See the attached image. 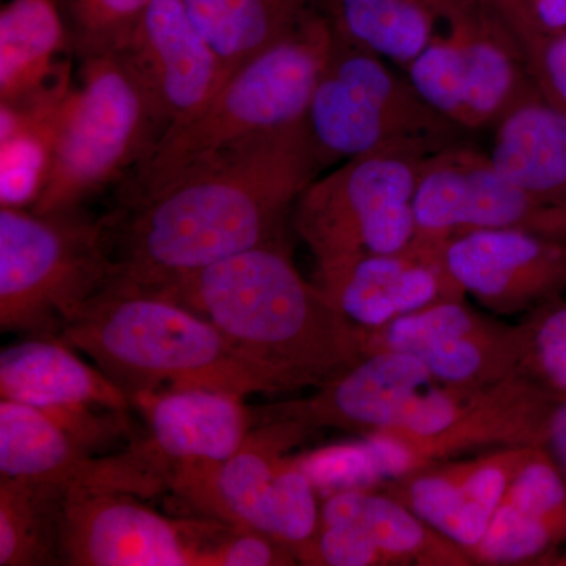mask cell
<instances>
[{
  "label": "cell",
  "instance_id": "obj_16",
  "mask_svg": "<svg viewBox=\"0 0 566 566\" xmlns=\"http://www.w3.org/2000/svg\"><path fill=\"white\" fill-rule=\"evenodd\" d=\"M297 562L312 566H472L471 554L385 490L327 495Z\"/></svg>",
  "mask_w": 566,
  "mask_h": 566
},
{
  "label": "cell",
  "instance_id": "obj_23",
  "mask_svg": "<svg viewBox=\"0 0 566 566\" xmlns=\"http://www.w3.org/2000/svg\"><path fill=\"white\" fill-rule=\"evenodd\" d=\"M566 543V479L542 447H532L506 488L475 565H543Z\"/></svg>",
  "mask_w": 566,
  "mask_h": 566
},
{
  "label": "cell",
  "instance_id": "obj_5",
  "mask_svg": "<svg viewBox=\"0 0 566 566\" xmlns=\"http://www.w3.org/2000/svg\"><path fill=\"white\" fill-rule=\"evenodd\" d=\"M81 80L52 122L50 161L31 208L36 214L76 210L107 182L132 172L166 133L120 55L85 59Z\"/></svg>",
  "mask_w": 566,
  "mask_h": 566
},
{
  "label": "cell",
  "instance_id": "obj_9",
  "mask_svg": "<svg viewBox=\"0 0 566 566\" xmlns=\"http://www.w3.org/2000/svg\"><path fill=\"white\" fill-rule=\"evenodd\" d=\"M417 147L387 148L338 164L315 178L293 211L316 271L400 251L417 234L415 193L424 158Z\"/></svg>",
  "mask_w": 566,
  "mask_h": 566
},
{
  "label": "cell",
  "instance_id": "obj_19",
  "mask_svg": "<svg viewBox=\"0 0 566 566\" xmlns=\"http://www.w3.org/2000/svg\"><path fill=\"white\" fill-rule=\"evenodd\" d=\"M115 54L136 74L166 133L192 118L223 84L221 62L182 0H153Z\"/></svg>",
  "mask_w": 566,
  "mask_h": 566
},
{
  "label": "cell",
  "instance_id": "obj_30",
  "mask_svg": "<svg viewBox=\"0 0 566 566\" xmlns=\"http://www.w3.org/2000/svg\"><path fill=\"white\" fill-rule=\"evenodd\" d=\"M153 0H59L73 51L82 61L115 54Z\"/></svg>",
  "mask_w": 566,
  "mask_h": 566
},
{
  "label": "cell",
  "instance_id": "obj_4",
  "mask_svg": "<svg viewBox=\"0 0 566 566\" xmlns=\"http://www.w3.org/2000/svg\"><path fill=\"white\" fill-rule=\"evenodd\" d=\"M333 41V22L315 7L277 43L234 71L192 118L156 142L126 175L123 207L137 210L218 153L304 120Z\"/></svg>",
  "mask_w": 566,
  "mask_h": 566
},
{
  "label": "cell",
  "instance_id": "obj_34",
  "mask_svg": "<svg viewBox=\"0 0 566 566\" xmlns=\"http://www.w3.org/2000/svg\"><path fill=\"white\" fill-rule=\"evenodd\" d=\"M512 28L531 54L546 36L566 31V0H516Z\"/></svg>",
  "mask_w": 566,
  "mask_h": 566
},
{
  "label": "cell",
  "instance_id": "obj_31",
  "mask_svg": "<svg viewBox=\"0 0 566 566\" xmlns=\"http://www.w3.org/2000/svg\"><path fill=\"white\" fill-rule=\"evenodd\" d=\"M520 374L566 398V300L558 296L528 312L520 323Z\"/></svg>",
  "mask_w": 566,
  "mask_h": 566
},
{
  "label": "cell",
  "instance_id": "obj_3",
  "mask_svg": "<svg viewBox=\"0 0 566 566\" xmlns=\"http://www.w3.org/2000/svg\"><path fill=\"white\" fill-rule=\"evenodd\" d=\"M128 395L166 389L222 390L248 397L285 394L266 367L191 308L109 282L63 329Z\"/></svg>",
  "mask_w": 566,
  "mask_h": 566
},
{
  "label": "cell",
  "instance_id": "obj_36",
  "mask_svg": "<svg viewBox=\"0 0 566 566\" xmlns=\"http://www.w3.org/2000/svg\"><path fill=\"white\" fill-rule=\"evenodd\" d=\"M499 11L506 18V21L512 25L513 17H515L516 0H491Z\"/></svg>",
  "mask_w": 566,
  "mask_h": 566
},
{
  "label": "cell",
  "instance_id": "obj_7",
  "mask_svg": "<svg viewBox=\"0 0 566 566\" xmlns=\"http://www.w3.org/2000/svg\"><path fill=\"white\" fill-rule=\"evenodd\" d=\"M305 125L323 169L387 148L434 153L464 134L424 102L403 70L335 31Z\"/></svg>",
  "mask_w": 566,
  "mask_h": 566
},
{
  "label": "cell",
  "instance_id": "obj_35",
  "mask_svg": "<svg viewBox=\"0 0 566 566\" xmlns=\"http://www.w3.org/2000/svg\"><path fill=\"white\" fill-rule=\"evenodd\" d=\"M542 449L553 458L566 479V398H557L547 416Z\"/></svg>",
  "mask_w": 566,
  "mask_h": 566
},
{
  "label": "cell",
  "instance_id": "obj_26",
  "mask_svg": "<svg viewBox=\"0 0 566 566\" xmlns=\"http://www.w3.org/2000/svg\"><path fill=\"white\" fill-rule=\"evenodd\" d=\"M491 132L494 166L536 199L566 207V111L534 85Z\"/></svg>",
  "mask_w": 566,
  "mask_h": 566
},
{
  "label": "cell",
  "instance_id": "obj_17",
  "mask_svg": "<svg viewBox=\"0 0 566 566\" xmlns=\"http://www.w3.org/2000/svg\"><path fill=\"white\" fill-rule=\"evenodd\" d=\"M360 337L364 354H411L436 378L460 389H488L520 374V326L475 311L465 300L446 301L376 329H360Z\"/></svg>",
  "mask_w": 566,
  "mask_h": 566
},
{
  "label": "cell",
  "instance_id": "obj_15",
  "mask_svg": "<svg viewBox=\"0 0 566 566\" xmlns=\"http://www.w3.org/2000/svg\"><path fill=\"white\" fill-rule=\"evenodd\" d=\"M172 464L148 439L96 458L43 409L0 401V479L153 497L169 490Z\"/></svg>",
  "mask_w": 566,
  "mask_h": 566
},
{
  "label": "cell",
  "instance_id": "obj_18",
  "mask_svg": "<svg viewBox=\"0 0 566 566\" xmlns=\"http://www.w3.org/2000/svg\"><path fill=\"white\" fill-rule=\"evenodd\" d=\"M450 274L486 311L528 314L566 292V240L528 230H480L444 243Z\"/></svg>",
  "mask_w": 566,
  "mask_h": 566
},
{
  "label": "cell",
  "instance_id": "obj_10",
  "mask_svg": "<svg viewBox=\"0 0 566 566\" xmlns=\"http://www.w3.org/2000/svg\"><path fill=\"white\" fill-rule=\"evenodd\" d=\"M556 395L517 374L488 387L444 431L427 436L371 433L331 444L326 472L340 491L379 490L409 472L474 450L542 447Z\"/></svg>",
  "mask_w": 566,
  "mask_h": 566
},
{
  "label": "cell",
  "instance_id": "obj_20",
  "mask_svg": "<svg viewBox=\"0 0 566 566\" xmlns=\"http://www.w3.org/2000/svg\"><path fill=\"white\" fill-rule=\"evenodd\" d=\"M316 285L348 322L376 329L430 305L465 300L447 268L444 244L417 237L400 251L318 270Z\"/></svg>",
  "mask_w": 566,
  "mask_h": 566
},
{
  "label": "cell",
  "instance_id": "obj_14",
  "mask_svg": "<svg viewBox=\"0 0 566 566\" xmlns=\"http://www.w3.org/2000/svg\"><path fill=\"white\" fill-rule=\"evenodd\" d=\"M420 57L464 96V133L491 129L534 87L526 51L491 0H439Z\"/></svg>",
  "mask_w": 566,
  "mask_h": 566
},
{
  "label": "cell",
  "instance_id": "obj_27",
  "mask_svg": "<svg viewBox=\"0 0 566 566\" xmlns=\"http://www.w3.org/2000/svg\"><path fill=\"white\" fill-rule=\"evenodd\" d=\"M211 44L223 82L283 39L322 0H182Z\"/></svg>",
  "mask_w": 566,
  "mask_h": 566
},
{
  "label": "cell",
  "instance_id": "obj_22",
  "mask_svg": "<svg viewBox=\"0 0 566 566\" xmlns=\"http://www.w3.org/2000/svg\"><path fill=\"white\" fill-rule=\"evenodd\" d=\"M73 51L59 0H9L0 11V98L22 117H46L69 95L61 57Z\"/></svg>",
  "mask_w": 566,
  "mask_h": 566
},
{
  "label": "cell",
  "instance_id": "obj_32",
  "mask_svg": "<svg viewBox=\"0 0 566 566\" xmlns=\"http://www.w3.org/2000/svg\"><path fill=\"white\" fill-rule=\"evenodd\" d=\"M300 564L296 553L270 536L245 528L230 531L212 546L207 566H289Z\"/></svg>",
  "mask_w": 566,
  "mask_h": 566
},
{
  "label": "cell",
  "instance_id": "obj_37",
  "mask_svg": "<svg viewBox=\"0 0 566 566\" xmlns=\"http://www.w3.org/2000/svg\"><path fill=\"white\" fill-rule=\"evenodd\" d=\"M543 565H566V554L564 556H557L556 553L551 554L546 562H543Z\"/></svg>",
  "mask_w": 566,
  "mask_h": 566
},
{
  "label": "cell",
  "instance_id": "obj_28",
  "mask_svg": "<svg viewBox=\"0 0 566 566\" xmlns=\"http://www.w3.org/2000/svg\"><path fill=\"white\" fill-rule=\"evenodd\" d=\"M334 31L405 70L430 39L439 0H322Z\"/></svg>",
  "mask_w": 566,
  "mask_h": 566
},
{
  "label": "cell",
  "instance_id": "obj_13",
  "mask_svg": "<svg viewBox=\"0 0 566 566\" xmlns=\"http://www.w3.org/2000/svg\"><path fill=\"white\" fill-rule=\"evenodd\" d=\"M139 495L70 488L63 499L61 560L73 566H207L229 532L221 521H174Z\"/></svg>",
  "mask_w": 566,
  "mask_h": 566
},
{
  "label": "cell",
  "instance_id": "obj_8",
  "mask_svg": "<svg viewBox=\"0 0 566 566\" xmlns=\"http://www.w3.org/2000/svg\"><path fill=\"white\" fill-rule=\"evenodd\" d=\"M316 431L301 420L268 419L229 460L172 464L169 490L210 520L270 536L297 557L315 534L322 502L290 450Z\"/></svg>",
  "mask_w": 566,
  "mask_h": 566
},
{
  "label": "cell",
  "instance_id": "obj_33",
  "mask_svg": "<svg viewBox=\"0 0 566 566\" xmlns=\"http://www.w3.org/2000/svg\"><path fill=\"white\" fill-rule=\"evenodd\" d=\"M527 62L536 88L566 111V31L539 41Z\"/></svg>",
  "mask_w": 566,
  "mask_h": 566
},
{
  "label": "cell",
  "instance_id": "obj_29",
  "mask_svg": "<svg viewBox=\"0 0 566 566\" xmlns=\"http://www.w3.org/2000/svg\"><path fill=\"white\" fill-rule=\"evenodd\" d=\"M66 491L55 483L0 479V565L35 566L61 560Z\"/></svg>",
  "mask_w": 566,
  "mask_h": 566
},
{
  "label": "cell",
  "instance_id": "obj_1",
  "mask_svg": "<svg viewBox=\"0 0 566 566\" xmlns=\"http://www.w3.org/2000/svg\"><path fill=\"white\" fill-rule=\"evenodd\" d=\"M323 166L304 120L227 148L132 211L111 282L155 293L175 279L264 244Z\"/></svg>",
  "mask_w": 566,
  "mask_h": 566
},
{
  "label": "cell",
  "instance_id": "obj_12",
  "mask_svg": "<svg viewBox=\"0 0 566 566\" xmlns=\"http://www.w3.org/2000/svg\"><path fill=\"white\" fill-rule=\"evenodd\" d=\"M417 237L447 243L480 230L517 229L566 240V207L536 199L488 151L457 142L424 158L415 193Z\"/></svg>",
  "mask_w": 566,
  "mask_h": 566
},
{
  "label": "cell",
  "instance_id": "obj_11",
  "mask_svg": "<svg viewBox=\"0 0 566 566\" xmlns=\"http://www.w3.org/2000/svg\"><path fill=\"white\" fill-rule=\"evenodd\" d=\"M483 390L446 385L411 354L374 352L312 397L283 401L263 412L268 419L301 420L315 430L427 436L461 419Z\"/></svg>",
  "mask_w": 566,
  "mask_h": 566
},
{
  "label": "cell",
  "instance_id": "obj_24",
  "mask_svg": "<svg viewBox=\"0 0 566 566\" xmlns=\"http://www.w3.org/2000/svg\"><path fill=\"white\" fill-rule=\"evenodd\" d=\"M132 405L148 424V442L170 464L229 460L253 428L244 398L222 390H153L134 395Z\"/></svg>",
  "mask_w": 566,
  "mask_h": 566
},
{
  "label": "cell",
  "instance_id": "obj_25",
  "mask_svg": "<svg viewBox=\"0 0 566 566\" xmlns=\"http://www.w3.org/2000/svg\"><path fill=\"white\" fill-rule=\"evenodd\" d=\"M0 395L40 409L96 406L128 412L132 400L99 368L57 337H31L2 349Z\"/></svg>",
  "mask_w": 566,
  "mask_h": 566
},
{
  "label": "cell",
  "instance_id": "obj_6",
  "mask_svg": "<svg viewBox=\"0 0 566 566\" xmlns=\"http://www.w3.org/2000/svg\"><path fill=\"white\" fill-rule=\"evenodd\" d=\"M109 221L0 208V329L61 337L115 271Z\"/></svg>",
  "mask_w": 566,
  "mask_h": 566
},
{
  "label": "cell",
  "instance_id": "obj_2",
  "mask_svg": "<svg viewBox=\"0 0 566 566\" xmlns=\"http://www.w3.org/2000/svg\"><path fill=\"white\" fill-rule=\"evenodd\" d=\"M155 294L214 324L266 367L285 394L318 389L364 356L359 327L305 281L283 241L182 275Z\"/></svg>",
  "mask_w": 566,
  "mask_h": 566
},
{
  "label": "cell",
  "instance_id": "obj_21",
  "mask_svg": "<svg viewBox=\"0 0 566 566\" xmlns=\"http://www.w3.org/2000/svg\"><path fill=\"white\" fill-rule=\"evenodd\" d=\"M531 449L501 447L474 458L424 465L379 490L403 502L428 526L472 557Z\"/></svg>",
  "mask_w": 566,
  "mask_h": 566
}]
</instances>
